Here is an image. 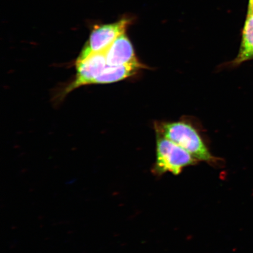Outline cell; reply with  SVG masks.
<instances>
[{
  "label": "cell",
  "instance_id": "3",
  "mask_svg": "<svg viewBox=\"0 0 253 253\" xmlns=\"http://www.w3.org/2000/svg\"><path fill=\"white\" fill-rule=\"evenodd\" d=\"M131 23V19L126 18L116 23L95 26L77 61H81L92 53L105 52L120 35L126 33Z\"/></svg>",
  "mask_w": 253,
  "mask_h": 253
},
{
  "label": "cell",
  "instance_id": "8",
  "mask_svg": "<svg viewBox=\"0 0 253 253\" xmlns=\"http://www.w3.org/2000/svg\"><path fill=\"white\" fill-rule=\"evenodd\" d=\"M248 14H253V0H249Z\"/></svg>",
  "mask_w": 253,
  "mask_h": 253
},
{
  "label": "cell",
  "instance_id": "4",
  "mask_svg": "<svg viewBox=\"0 0 253 253\" xmlns=\"http://www.w3.org/2000/svg\"><path fill=\"white\" fill-rule=\"evenodd\" d=\"M107 65L105 52L92 53L81 61H77V75L74 80L65 87L63 94L65 96L82 86L92 84Z\"/></svg>",
  "mask_w": 253,
  "mask_h": 253
},
{
  "label": "cell",
  "instance_id": "2",
  "mask_svg": "<svg viewBox=\"0 0 253 253\" xmlns=\"http://www.w3.org/2000/svg\"><path fill=\"white\" fill-rule=\"evenodd\" d=\"M157 156L154 170L156 173L169 172L178 175L185 168L195 165L198 160L188 152L169 140L157 135Z\"/></svg>",
  "mask_w": 253,
  "mask_h": 253
},
{
  "label": "cell",
  "instance_id": "7",
  "mask_svg": "<svg viewBox=\"0 0 253 253\" xmlns=\"http://www.w3.org/2000/svg\"><path fill=\"white\" fill-rule=\"evenodd\" d=\"M253 59V14L247 16L242 32L241 45L238 55L232 61V66H236Z\"/></svg>",
  "mask_w": 253,
  "mask_h": 253
},
{
  "label": "cell",
  "instance_id": "1",
  "mask_svg": "<svg viewBox=\"0 0 253 253\" xmlns=\"http://www.w3.org/2000/svg\"><path fill=\"white\" fill-rule=\"evenodd\" d=\"M157 135L175 142L198 161L215 164L217 160L209 150L194 126L184 122L159 123L155 126Z\"/></svg>",
  "mask_w": 253,
  "mask_h": 253
},
{
  "label": "cell",
  "instance_id": "6",
  "mask_svg": "<svg viewBox=\"0 0 253 253\" xmlns=\"http://www.w3.org/2000/svg\"><path fill=\"white\" fill-rule=\"evenodd\" d=\"M145 68L142 63L119 66L107 65L102 74L94 79L92 84H109L123 81L132 77L141 69Z\"/></svg>",
  "mask_w": 253,
  "mask_h": 253
},
{
  "label": "cell",
  "instance_id": "5",
  "mask_svg": "<svg viewBox=\"0 0 253 253\" xmlns=\"http://www.w3.org/2000/svg\"><path fill=\"white\" fill-rule=\"evenodd\" d=\"M107 65L140 64L132 44L126 33L120 35L105 52Z\"/></svg>",
  "mask_w": 253,
  "mask_h": 253
}]
</instances>
